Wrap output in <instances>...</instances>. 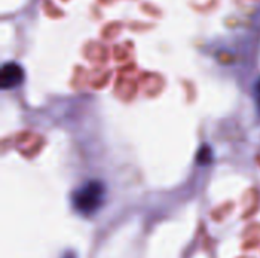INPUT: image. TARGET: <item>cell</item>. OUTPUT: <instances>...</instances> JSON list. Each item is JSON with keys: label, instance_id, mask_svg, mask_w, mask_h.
Instances as JSON below:
<instances>
[{"label": "cell", "instance_id": "1", "mask_svg": "<svg viewBox=\"0 0 260 258\" xmlns=\"http://www.w3.org/2000/svg\"><path fill=\"white\" fill-rule=\"evenodd\" d=\"M75 210L82 216L94 214L105 201V187L101 181H88L73 192Z\"/></svg>", "mask_w": 260, "mask_h": 258}, {"label": "cell", "instance_id": "2", "mask_svg": "<svg viewBox=\"0 0 260 258\" xmlns=\"http://www.w3.org/2000/svg\"><path fill=\"white\" fill-rule=\"evenodd\" d=\"M24 79L23 68L15 62H8L2 67L0 71V85L3 90H11L18 87Z\"/></svg>", "mask_w": 260, "mask_h": 258}, {"label": "cell", "instance_id": "3", "mask_svg": "<svg viewBox=\"0 0 260 258\" xmlns=\"http://www.w3.org/2000/svg\"><path fill=\"white\" fill-rule=\"evenodd\" d=\"M254 93H256V105H257V109L260 113V79L257 81L256 87H254Z\"/></svg>", "mask_w": 260, "mask_h": 258}, {"label": "cell", "instance_id": "4", "mask_svg": "<svg viewBox=\"0 0 260 258\" xmlns=\"http://www.w3.org/2000/svg\"><path fill=\"white\" fill-rule=\"evenodd\" d=\"M70 258H72V257H70Z\"/></svg>", "mask_w": 260, "mask_h": 258}]
</instances>
